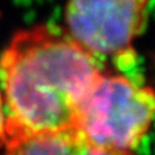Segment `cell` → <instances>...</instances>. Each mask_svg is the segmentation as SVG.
Here are the masks:
<instances>
[{"label":"cell","instance_id":"cell-3","mask_svg":"<svg viewBox=\"0 0 155 155\" xmlns=\"http://www.w3.org/2000/svg\"><path fill=\"white\" fill-rule=\"evenodd\" d=\"M150 0H67V34L94 58L125 57L146 23Z\"/></svg>","mask_w":155,"mask_h":155},{"label":"cell","instance_id":"cell-2","mask_svg":"<svg viewBox=\"0 0 155 155\" xmlns=\"http://www.w3.org/2000/svg\"><path fill=\"white\" fill-rule=\"evenodd\" d=\"M154 107L151 88L101 74L80 100L72 127L96 147L132 153L151 125Z\"/></svg>","mask_w":155,"mask_h":155},{"label":"cell","instance_id":"cell-5","mask_svg":"<svg viewBox=\"0 0 155 155\" xmlns=\"http://www.w3.org/2000/svg\"><path fill=\"white\" fill-rule=\"evenodd\" d=\"M5 122H7V115L4 113L3 97L2 93H0V149H3L4 141H5Z\"/></svg>","mask_w":155,"mask_h":155},{"label":"cell","instance_id":"cell-4","mask_svg":"<svg viewBox=\"0 0 155 155\" xmlns=\"http://www.w3.org/2000/svg\"><path fill=\"white\" fill-rule=\"evenodd\" d=\"M3 155H134L91 145L76 128L30 130L7 119Z\"/></svg>","mask_w":155,"mask_h":155},{"label":"cell","instance_id":"cell-1","mask_svg":"<svg viewBox=\"0 0 155 155\" xmlns=\"http://www.w3.org/2000/svg\"><path fill=\"white\" fill-rule=\"evenodd\" d=\"M0 72L7 119L30 130L71 127L80 100L102 74L97 58L56 25L14 34Z\"/></svg>","mask_w":155,"mask_h":155}]
</instances>
